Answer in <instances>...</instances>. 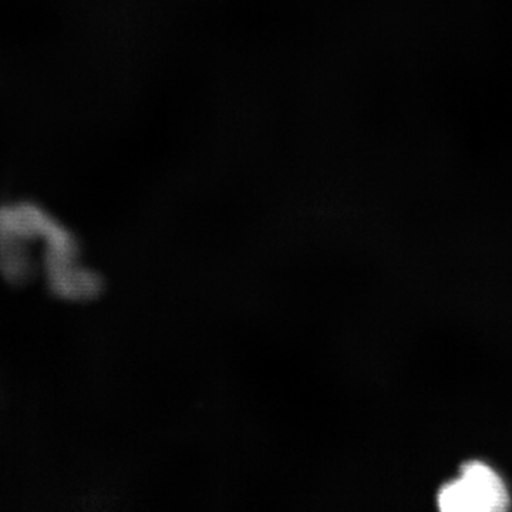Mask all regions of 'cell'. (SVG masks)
<instances>
[{
    "mask_svg": "<svg viewBox=\"0 0 512 512\" xmlns=\"http://www.w3.org/2000/svg\"><path fill=\"white\" fill-rule=\"evenodd\" d=\"M437 501L446 512H500L510 505L503 480L478 461L466 464L460 477L444 485Z\"/></svg>",
    "mask_w": 512,
    "mask_h": 512,
    "instance_id": "cell-1",
    "label": "cell"
}]
</instances>
